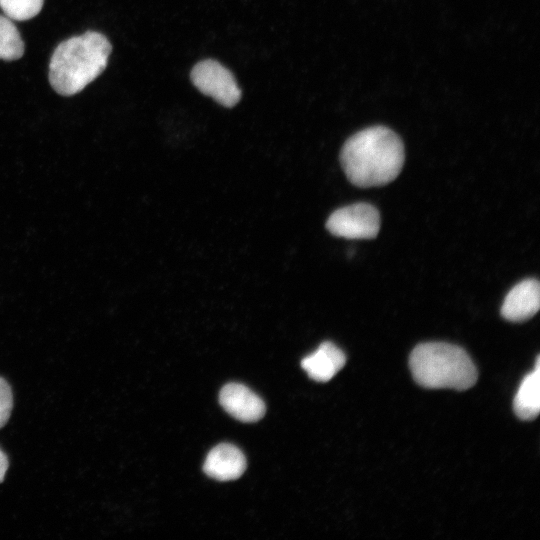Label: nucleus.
<instances>
[{"instance_id":"nucleus-11","label":"nucleus","mask_w":540,"mask_h":540,"mask_svg":"<svg viewBox=\"0 0 540 540\" xmlns=\"http://www.w3.org/2000/svg\"><path fill=\"white\" fill-rule=\"evenodd\" d=\"M24 49V42L12 19L0 15V59L5 61L20 59Z\"/></svg>"},{"instance_id":"nucleus-1","label":"nucleus","mask_w":540,"mask_h":540,"mask_svg":"<svg viewBox=\"0 0 540 540\" xmlns=\"http://www.w3.org/2000/svg\"><path fill=\"white\" fill-rule=\"evenodd\" d=\"M400 137L384 126H374L351 136L340 153L348 180L358 187L382 186L393 181L404 163Z\"/></svg>"},{"instance_id":"nucleus-10","label":"nucleus","mask_w":540,"mask_h":540,"mask_svg":"<svg viewBox=\"0 0 540 540\" xmlns=\"http://www.w3.org/2000/svg\"><path fill=\"white\" fill-rule=\"evenodd\" d=\"M515 414L522 420L535 419L540 411V361L536 358L535 368L527 374L513 401Z\"/></svg>"},{"instance_id":"nucleus-6","label":"nucleus","mask_w":540,"mask_h":540,"mask_svg":"<svg viewBox=\"0 0 540 540\" xmlns=\"http://www.w3.org/2000/svg\"><path fill=\"white\" fill-rule=\"evenodd\" d=\"M219 402L227 413L242 422L258 421L266 411L263 400L239 383L225 385L220 391Z\"/></svg>"},{"instance_id":"nucleus-8","label":"nucleus","mask_w":540,"mask_h":540,"mask_svg":"<svg viewBox=\"0 0 540 540\" xmlns=\"http://www.w3.org/2000/svg\"><path fill=\"white\" fill-rule=\"evenodd\" d=\"M204 472L219 481H230L239 478L246 469L244 454L232 444H219L207 455Z\"/></svg>"},{"instance_id":"nucleus-4","label":"nucleus","mask_w":540,"mask_h":540,"mask_svg":"<svg viewBox=\"0 0 540 540\" xmlns=\"http://www.w3.org/2000/svg\"><path fill=\"white\" fill-rule=\"evenodd\" d=\"M327 230L346 239H372L380 229L378 210L368 203H357L334 211L326 222Z\"/></svg>"},{"instance_id":"nucleus-5","label":"nucleus","mask_w":540,"mask_h":540,"mask_svg":"<svg viewBox=\"0 0 540 540\" xmlns=\"http://www.w3.org/2000/svg\"><path fill=\"white\" fill-rule=\"evenodd\" d=\"M191 80L199 91L225 107L235 106L241 98V90L233 74L215 60L197 63L191 71Z\"/></svg>"},{"instance_id":"nucleus-9","label":"nucleus","mask_w":540,"mask_h":540,"mask_svg":"<svg viewBox=\"0 0 540 540\" xmlns=\"http://www.w3.org/2000/svg\"><path fill=\"white\" fill-rule=\"evenodd\" d=\"M346 363L344 352L332 342L320 344L318 349L301 361L302 368L315 381L327 382L340 371Z\"/></svg>"},{"instance_id":"nucleus-14","label":"nucleus","mask_w":540,"mask_h":540,"mask_svg":"<svg viewBox=\"0 0 540 540\" xmlns=\"http://www.w3.org/2000/svg\"><path fill=\"white\" fill-rule=\"evenodd\" d=\"M9 461L6 454L0 448V483L4 480Z\"/></svg>"},{"instance_id":"nucleus-13","label":"nucleus","mask_w":540,"mask_h":540,"mask_svg":"<svg viewBox=\"0 0 540 540\" xmlns=\"http://www.w3.org/2000/svg\"><path fill=\"white\" fill-rule=\"evenodd\" d=\"M13 408V396L8 382L0 377V429L7 423Z\"/></svg>"},{"instance_id":"nucleus-7","label":"nucleus","mask_w":540,"mask_h":540,"mask_svg":"<svg viewBox=\"0 0 540 540\" xmlns=\"http://www.w3.org/2000/svg\"><path fill=\"white\" fill-rule=\"evenodd\" d=\"M540 307V286L536 279H525L516 284L505 296L502 316L512 322L533 317Z\"/></svg>"},{"instance_id":"nucleus-3","label":"nucleus","mask_w":540,"mask_h":540,"mask_svg":"<svg viewBox=\"0 0 540 540\" xmlns=\"http://www.w3.org/2000/svg\"><path fill=\"white\" fill-rule=\"evenodd\" d=\"M409 366L414 380L430 389L463 391L471 388L478 378L477 369L466 351L449 343L417 345L411 352Z\"/></svg>"},{"instance_id":"nucleus-2","label":"nucleus","mask_w":540,"mask_h":540,"mask_svg":"<svg viewBox=\"0 0 540 540\" xmlns=\"http://www.w3.org/2000/svg\"><path fill=\"white\" fill-rule=\"evenodd\" d=\"M112 46L105 35L87 31L62 41L49 63V82L62 96L82 91L106 68Z\"/></svg>"},{"instance_id":"nucleus-12","label":"nucleus","mask_w":540,"mask_h":540,"mask_svg":"<svg viewBox=\"0 0 540 540\" xmlns=\"http://www.w3.org/2000/svg\"><path fill=\"white\" fill-rule=\"evenodd\" d=\"M44 0H0V8L12 20L25 21L39 14Z\"/></svg>"}]
</instances>
